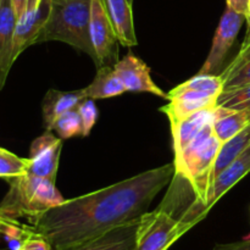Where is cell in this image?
Returning <instances> with one entry per match:
<instances>
[{"mask_svg": "<svg viewBox=\"0 0 250 250\" xmlns=\"http://www.w3.org/2000/svg\"><path fill=\"white\" fill-rule=\"evenodd\" d=\"M51 132H55L61 139H70L73 137L82 136L83 125L78 110L73 109L61 115L54 124Z\"/></svg>", "mask_w": 250, "mask_h": 250, "instance_id": "22", "label": "cell"}, {"mask_svg": "<svg viewBox=\"0 0 250 250\" xmlns=\"http://www.w3.org/2000/svg\"><path fill=\"white\" fill-rule=\"evenodd\" d=\"M82 92L85 98L94 100L119 97L127 90L115 72L114 66H100L93 82L83 88Z\"/></svg>", "mask_w": 250, "mask_h": 250, "instance_id": "19", "label": "cell"}, {"mask_svg": "<svg viewBox=\"0 0 250 250\" xmlns=\"http://www.w3.org/2000/svg\"><path fill=\"white\" fill-rule=\"evenodd\" d=\"M226 4L229 9L247 16L249 10L250 0H226Z\"/></svg>", "mask_w": 250, "mask_h": 250, "instance_id": "28", "label": "cell"}, {"mask_svg": "<svg viewBox=\"0 0 250 250\" xmlns=\"http://www.w3.org/2000/svg\"><path fill=\"white\" fill-rule=\"evenodd\" d=\"M246 21H247V24H248V28H250V4H249L248 14H247V16H246Z\"/></svg>", "mask_w": 250, "mask_h": 250, "instance_id": "30", "label": "cell"}, {"mask_svg": "<svg viewBox=\"0 0 250 250\" xmlns=\"http://www.w3.org/2000/svg\"><path fill=\"white\" fill-rule=\"evenodd\" d=\"M29 160L20 158L4 148L0 150V178L15 177L27 172Z\"/></svg>", "mask_w": 250, "mask_h": 250, "instance_id": "24", "label": "cell"}, {"mask_svg": "<svg viewBox=\"0 0 250 250\" xmlns=\"http://www.w3.org/2000/svg\"><path fill=\"white\" fill-rule=\"evenodd\" d=\"M250 125V114L216 105L212 110V131L221 143L229 141Z\"/></svg>", "mask_w": 250, "mask_h": 250, "instance_id": "17", "label": "cell"}, {"mask_svg": "<svg viewBox=\"0 0 250 250\" xmlns=\"http://www.w3.org/2000/svg\"><path fill=\"white\" fill-rule=\"evenodd\" d=\"M220 76L224 82V90H232L250 84V32L247 31L238 54Z\"/></svg>", "mask_w": 250, "mask_h": 250, "instance_id": "18", "label": "cell"}, {"mask_svg": "<svg viewBox=\"0 0 250 250\" xmlns=\"http://www.w3.org/2000/svg\"><path fill=\"white\" fill-rule=\"evenodd\" d=\"M9 190L0 203V217L19 220L27 217L29 221L48 210L65 202L55 187V182L22 173L6 178Z\"/></svg>", "mask_w": 250, "mask_h": 250, "instance_id": "4", "label": "cell"}, {"mask_svg": "<svg viewBox=\"0 0 250 250\" xmlns=\"http://www.w3.org/2000/svg\"><path fill=\"white\" fill-rule=\"evenodd\" d=\"M187 231L181 220L159 207L141 216L134 250H167Z\"/></svg>", "mask_w": 250, "mask_h": 250, "instance_id": "5", "label": "cell"}, {"mask_svg": "<svg viewBox=\"0 0 250 250\" xmlns=\"http://www.w3.org/2000/svg\"><path fill=\"white\" fill-rule=\"evenodd\" d=\"M12 4H14L15 11H16L17 17H21L23 15L24 9H26L27 0H12Z\"/></svg>", "mask_w": 250, "mask_h": 250, "instance_id": "29", "label": "cell"}, {"mask_svg": "<svg viewBox=\"0 0 250 250\" xmlns=\"http://www.w3.org/2000/svg\"><path fill=\"white\" fill-rule=\"evenodd\" d=\"M90 5L92 0H51L48 17L34 44L63 42L88 54L97 65L98 59L90 39Z\"/></svg>", "mask_w": 250, "mask_h": 250, "instance_id": "2", "label": "cell"}, {"mask_svg": "<svg viewBox=\"0 0 250 250\" xmlns=\"http://www.w3.org/2000/svg\"><path fill=\"white\" fill-rule=\"evenodd\" d=\"M1 149H2V148H1V146H0V150H1Z\"/></svg>", "mask_w": 250, "mask_h": 250, "instance_id": "33", "label": "cell"}, {"mask_svg": "<svg viewBox=\"0 0 250 250\" xmlns=\"http://www.w3.org/2000/svg\"><path fill=\"white\" fill-rule=\"evenodd\" d=\"M90 39L97 55V66H115L119 61V39L103 0H92Z\"/></svg>", "mask_w": 250, "mask_h": 250, "instance_id": "7", "label": "cell"}, {"mask_svg": "<svg viewBox=\"0 0 250 250\" xmlns=\"http://www.w3.org/2000/svg\"><path fill=\"white\" fill-rule=\"evenodd\" d=\"M114 68L127 92L150 93L155 97L168 100V93L164 92L151 78L149 66L131 51L117 61Z\"/></svg>", "mask_w": 250, "mask_h": 250, "instance_id": "9", "label": "cell"}, {"mask_svg": "<svg viewBox=\"0 0 250 250\" xmlns=\"http://www.w3.org/2000/svg\"><path fill=\"white\" fill-rule=\"evenodd\" d=\"M221 144L209 124L181 154L173 156L175 177L189 185L205 215L208 214L207 198L211 186L212 168Z\"/></svg>", "mask_w": 250, "mask_h": 250, "instance_id": "3", "label": "cell"}, {"mask_svg": "<svg viewBox=\"0 0 250 250\" xmlns=\"http://www.w3.org/2000/svg\"><path fill=\"white\" fill-rule=\"evenodd\" d=\"M105 10L110 17L117 39L124 46H136L138 44L134 31L132 4L128 0H103Z\"/></svg>", "mask_w": 250, "mask_h": 250, "instance_id": "15", "label": "cell"}, {"mask_svg": "<svg viewBox=\"0 0 250 250\" xmlns=\"http://www.w3.org/2000/svg\"><path fill=\"white\" fill-rule=\"evenodd\" d=\"M246 16L227 7L221 16L220 23L215 31L209 55L198 73L221 75L227 55L231 51Z\"/></svg>", "mask_w": 250, "mask_h": 250, "instance_id": "6", "label": "cell"}, {"mask_svg": "<svg viewBox=\"0 0 250 250\" xmlns=\"http://www.w3.org/2000/svg\"><path fill=\"white\" fill-rule=\"evenodd\" d=\"M217 105L232 110H243L250 114V84L232 90H224L217 99Z\"/></svg>", "mask_w": 250, "mask_h": 250, "instance_id": "23", "label": "cell"}, {"mask_svg": "<svg viewBox=\"0 0 250 250\" xmlns=\"http://www.w3.org/2000/svg\"><path fill=\"white\" fill-rule=\"evenodd\" d=\"M17 250H55L53 248V246L50 244V242L46 238H44L42 234L37 233L36 231H32L29 233V236L27 237L23 241V243L21 244Z\"/></svg>", "mask_w": 250, "mask_h": 250, "instance_id": "26", "label": "cell"}, {"mask_svg": "<svg viewBox=\"0 0 250 250\" xmlns=\"http://www.w3.org/2000/svg\"><path fill=\"white\" fill-rule=\"evenodd\" d=\"M247 31H248V32H250V28H247Z\"/></svg>", "mask_w": 250, "mask_h": 250, "instance_id": "32", "label": "cell"}, {"mask_svg": "<svg viewBox=\"0 0 250 250\" xmlns=\"http://www.w3.org/2000/svg\"><path fill=\"white\" fill-rule=\"evenodd\" d=\"M250 172V146L215 177L207 198V211Z\"/></svg>", "mask_w": 250, "mask_h": 250, "instance_id": "12", "label": "cell"}, {"mask_svg": "<svg viewBox=\"0 0 250 250\" xmlns=\"http://www.w3.org/2000/svg\"><path fill=\"white\" fill-rule=\"evenodd\" d=\"M176 88H178V89L198 90V92L209 93V94L220 97V94L224 92V82H222V78L220 75L197 73L194 77L176 85Z\"/></svg>", "mask_w": 250, "mask_h": 250, "instance_id": "21", "label": "cell"}, {"mask_svg": "<svg viewBox=\"0 0 250 250\" xmlns=\"http://www.w3.org/2000/svg\"><path fill=\"white\" fill-rule=\"evenodd\" d=\"M139 220L126 222L68 250H134Z\"/></svg>", "mask_w": 250, "mask_h": 250, "instance_id": "13", "label": "cell"}, {"mask_svg": "<svg viewBox=\"0 0 250 250\" xmlns=\"http://www.w3.org/2000/svg\"><path fill=\"white\" fill-rule=\"evenodd\" d=\"M212 110L204 109L194 112L190 116L181 121L171 124L172 131L173 156L181 154V151L212 121Z\"/></svg>", "mask_w": 250, "mask_h": 250, "instance_id": "16", "label": "cell"}, {"mask_svg": "<svg viewBox=\"0 0 250 250\" xmlns=\"http://www.w3.org/2000/svg\"><path fill=\"white\" fill-rule=\"evenodd\" d=\"M173 176L172 163L65 200L32 220V229L48 239L55 250L72 249L139 219Z\"/></svg>", "mask_w": 250, "mask_h": 250, "instance_id": "1", "label": "cell"}, {"mask_svg": "<svg viewBox=\"0 0 250 250\" xmlns=\"http://www.w3.org/2000/svg\"><path fill=\"white\" fill-rule=\"evenodd\" d=\"M78 112H80L81 120H82L83 125V133L82 137L89 136L90 131L93 129L94 125L97 124L98 116H99V111H98L97 105L94 104V100L90 98H85L84 100L81 102V104L77 107Z\"/></svg>", "mask_w": 250, "mask_h": 250, "instance_id": "25", "label": "cell"}, {"mask_svg": "<svg viewBox=\"0 0 250 250\" xmlns=\"http://www.w3.org/2000/svg\"><path fill=\"white\" fill-rule=\"evenodd\" d=\"M250 146V125L246 127L242 132H239L237 136L231 138L229 141L225 142L220 146V150L217 153L216 160H215L214 168L211 173V185L214 182L215 177L221 172L224 168H226L233 160H236L244 150ZM211 187V186H210Z\"/></svg>", "mask_w": 250, "mask_h": 250, "instance_id": "20", "label": "cell"}, {"mask_svg": "<svg viewBox=\"0 0 250 250\" xmlns=\"http://www.w3.org/2000/svg\"><path fill=\"white\" fill-rule=\"evenodd\" d=\"M129 2H131V4H133V0H128Z\"/></svg>", "mask_w": 250, "mask_h": 250, "instance_id": "31", "label": "cell"}, {"mask_svg": "<svg viewBox=\"0 0 250 250\" xmlns=\"http://www.w3.org/2000/svg\"><path fill=\"white\" fill-rule=\"evenodd\" d=\"M61 150L62 139L53 134L51 131L44 132L32 142L27 173L56 182Z\"/></svg>", "mask_w": 250, "mask_h": 250, "instance_id": "8", "label": "cell"}, {"mask_svg": "<svg viewBox=\"0 0 250 250\" xmlns=\"http://www.w3.org/2000/svg\"><path fill=\"white\" fill-rule=\"evenodd\" d=\"M212 250H250V239L233 242V243L216 244Z\"/></svg>", "mask_w": 250, "mask_h": 250, "instance_id": "27", "label": "cell"}, {"mask_svg": "<svg viewBox=\"0 0 250 250\" xmlns=\"http://www.w3.org/2000/svg\"><path fill=\"white\" fill-rule=\"evenodd\" d=\"M19 22L12 0H0V90L14 65V42Z\"/></svg>", "mask_w": 250, "mask_h": 250, "instance_id": "11", "label": "cell"}, {"mask_svg": "<svg viewBox=\"0 0 250 250\" xmlns=\"http://www.w3.org/2000/svg\"><path fill=\"white\" fill-rule=\"evenodd\" d=\"M84 99L85 97L83 95L82 89L73 90V92H62L56 89L48 90L42 103L43 124L45 131H53L56 120L66 111L77 109L81 102Z\"/></svg>", "mask_w": 250, "mask_h": 250, "instance_id": "14", "label": "cell"}, {"mask_svg": "<svg viewBox=\"0 0 250 250\" xmlns=\"http://www.w3.org/2000/svg\"><path fill=\"white\" fill-rule=\"evenodd\" d=\"M217 99L219 97L209 94V93L190 89H178L175 87L168 93L170 103L160 107V111L168 117L170 124H173L200 110L214 109L217 105Z\"/></svg>", "mask_w": 250, "mask_h": 250, "instance_id": "10", "label": "cell"}]
</instances>
